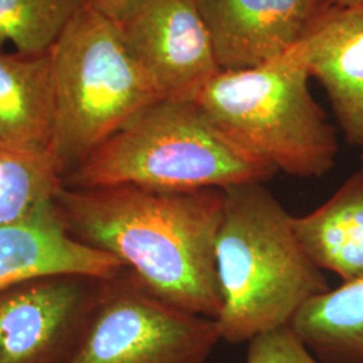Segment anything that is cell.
I'll use <instances>...</instances> for the list:
<instances>
[{"instance_id": "6da1fadb", "label": "cell", "mask_w": 363, "mask_h": 363, "mask_svg": "<svg viewBox=\"0 0 363 363\" xmlns=\"http://www.w3.org/2000/svg\"><path fill=\"white\" fill-rule=\"evenodd\" d=\"M223 190H157L135 184L62 189L54 196L66 228L113 255L159 298L217 319L216 240Z\"/></svg>"}, {"instance_id": "7a4b0ae2", "label": "cell", "mask_w": 363, "mask_h": 363, "mask_svg": "<svg viewBox=\"0 0 363 363\" xmlns=\"http://www.w3.org/2000/svg\"><path fill=\"white\" fill-rule=\"evenodd\" d=\"M216 240L220 311L216 319L229 343L289 325L296 312L330 286L300 247L292 216L265 183L223 190Z\"/></svg>"}, {"instance_id": "3957f363", "label": "cell", "mask_w": 363, "mask_h": 363, "mask_svg": "<svg viewBox=\"0 0 363 363\" xmlns=\"http://www.w3.org/2000/svg\"><path fill=\"white\" fill-rule=\"evenodd\" d=\"M276 169L234 143L194 100L164 99L111 136L64 186L135 184L157 190H225L265 183Z\"/></svg>"}, {"instance_id": "277c9868", "label": "cell", "mask_w": 363, "mask_h": 363, "mask_svg": "<svg viewBox=\"0 0 363 363\" xmlns=\"http://www.w3.org/2000/svg\"><path fill=\"white\" fill-rule=\"evenodd\" d=\"M303 45L265 65L220 70L194 100L234 143L286 175H327L339 154L337 130L310 91Z\"/></svg>"}, {"instance_id": "5b68a950", "label": "cell", "mask_w": 363, "mask_h": 363, "mask_svg": "<svg viewBox=\"0 0 363 363\" xmlns=\"http://www.w3.org/2000/svg\"><path fill=\"white\" fill-rule=\"evenodd\" d=\"M54 125L49 152L62 182L147 108L164 100L121 27L85 3L52 48Z\"/></svg>"}, {"instance_id": "8992f818", "label": "cell", "mask_w": 363, "mask_h": 363, "mask_svg": "<svg viewBox=\"0 0 363 363\" xmlns=\"http://www.w3.org/2000/svg\"><path fill=\"white\" fill-rule=\"evenodd\" d=\"M217 320L159 298L130 268L105 280L100 303L67 363H208Z\"/></svg>"}, {"instance_id": "52a82bcc", "label": "cell", "mask_w": 363, "mask_h": 363, "mask_svg": "<svg viewBox=\"0 0 363 363\" xmlns=\"http://www.w3.org/2000/svg\"><path fill=\"white\" fill-rule=\"evenodd\" d=\"M104 279L48 276L0 291V363H67L91 325Z\"/></svg>"}, {"instance_id": "ba28073f", "label": "cell", "mask_w": 363, "mask_h": 363, "mask_svg": "<svg viewBox=\"0 0 363 363\" xmlns=\"http://www.w3.org/2000/svg\"><path fill=\"white\" fill-rule=\"evenodd\" d=\"M120 27L130 52L164 99L191 100L220 72L194 0H150Z\"/></svg>"}, {"instance_id": "9c48e42d", "label": "cell", "mask_w": 363, "mask_h": 363, "mask_svg": "<svg viewBox=\"0 0 363 363\" xmlns=\"http://www.w3.org/2000/svg\"><path fill=\"white\" fill-rule=\"evenodd\" d=\"M220 70L265 65L310 34L331 0H194Z\"/></svg>"}, {"instance_id": "30bf717a", "label": "cell", "mask_w": 363, "mask_h": 363, "mask_svg": "<svg viewBox=\"0 0 363 363\" xmlns=\"http://www.w3.org/2000/svg\"><path fill=\"white\" fill-rule=\"evenodd\" d=\"M125 265L77 240L54 198L0 226V291L48 276L78 274L109 280Z\"/></svg>"}, {"instance_id": "8fae6325", "label": "cell", "mask_w": 363, "mask_h": 363, "mask_svg": "<svg viewBox=\"0 0 363 363\" xmlns=\"http://www.w3.org/2000/svg\"><path fill=\"white\" fill-rule=\"evenodd\" d=\"M301 45L345 140L363 147V6H333Z\"/></svg>"}, {"instance_id": "7c38bea8", "label": "cell", "mask_w": 363, "mask_h": 363, "mask_svg": "<svg viewBox=\"0 0 363 363\" xmlns=\"http://www.w3.org/2000/svg\"><path fill=\"white\" fill-rule=\"evenodd\" d=\"M54 106L52 50L0 49V142L49 150Z\"/></svg>"}, {"instance_id": "4fadbf2b", "label": "cell", "mask_w": 363, "mask_h": 363, "mask_svg": "<svg viewBox=\"0 0 363 363\" xmlns=\"http://www.w3.org/2000/svg\"><path fill=\"white\" fill-rule=\"evenodd\" d=\"M300 247L320 269L343 283L363 277V171L349 177L320 208L292 216Z\"/></svg>"}, {"instance_id": "5bb4252c", "label": "cell", "mask_w": 363, "mask_h": 363, "mask_svg": "<svg viewBox=\"0 0 363 363\" xmlns=\"http://www.w3.org/2000/svg\"><path fill=\"white\" fill-rule=\"evenodd\" d=\"M289 325L322 363H363V277L308 300Z\"/></svg>"}, {"instance_id": "9a60e30c", "label": "cell", "mask_w": 363, "mask_h": 363, "mask_svg": "<svg viewBox=\"0 0 363 363\" xmlns=\"http://www.w3.org/2000/svg\"><path fill=\"white\" fill-rule=\"evenodd\" d=\"M62 186L49 150L0 142V226L52 199Z\"/></svg>"}, {"instance_id": "2e32d148", "label": "cell", "mask_w": 363, "mask_h": 363, "mask_svg": "<svg viewBox=\"0 0 363 363\" xmlns=\"http://www.w3.org/2000/svg\"><path fill=\"white\" fill-rule=\"evenodd\" d=\"M81 4L82 0H0V49L10 42L16 52L52 50Z\"/></svg>"}, {"instance_id": "e0dca14e", "label": "cell", "mask_w": 363, "mask_h": 363, "mask_svg": "<svg viewBox=\"0 0 363 363\" xmlns=\"http://www.w3.org/2000/svg\"><path fill=\"white\" fill-rule=\"evenodd\" d=\"M247 343L245 363H322L291 325L259 334Z\"/></svg>"}, {"instance_id": "ac0fdd59", "label": "cell", "mask_w": 363, "mask_h": 363, "mask_svg": "<svg viewBox=\"0 0 363 363\" xmlns=\"http://www.w3.org/2000/svg\"><path fill=\"white\" fill-rule=\"evenodd\" d=\"M150 0H82L96 13H101L113 23L123 26L139 13Z\"/></svg>"}, {"instance_id": "d6986e66", "label": "cell", "mask_w": 363, "mask_h": 363, "mask_svg": "<svg viewBox=\"0 0 363 363\" xmlns=\"http://www.w3.org/2000/svg\"><path fill=\"white\" fill-rule=\"evenodd\" d=\"M331 3L335 7H343V9L361 7V6H363V0H331Z\"/></svg>"}, {"instance_id": "ffe728a7", "label": "cell", "mask_w": 363, "mask_h": 363, "mask_svg": "<svg viewBox=\"0 0 363 363\" xmlns=\"http://www.w3.org/2000/svg\"><path fill=\"white\" fill-rule=\"evenodd\" d=\"M361 163H362V167H361V169L363 171V154L361 155Z\"/></svg>"}]
</instances>
